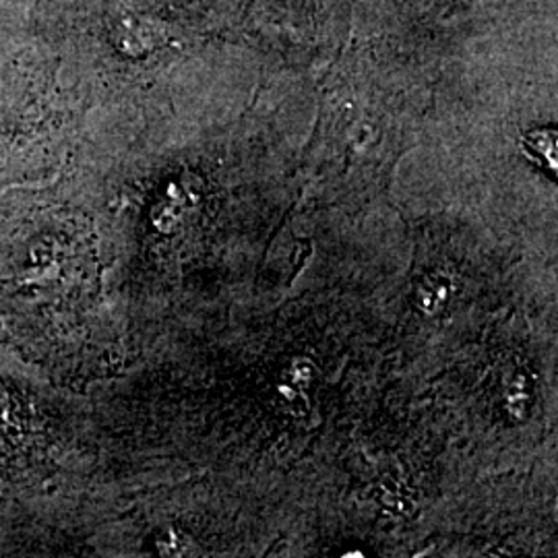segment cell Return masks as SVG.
I'll return each mask as SVG.
<instances>
[{
	"mask_svg": "<svg viewBox=\"0 0 558 558\" xmlns=\"http://www.w3.org/2000/svg\"><path fill=\"white\" fill-rule=\"evenodd\" d=\"M317 379V366L308 359H294L279 377V403L288 414L304 416L311 408V393Z\"/></svg>",
	"mask_w": 558,
	"mask_h": 558,
	"instance_id": "obj_1",
	"label": "cell"
},
{
	"mask_svg": "<svg viewBox=\"0 0 558 558\" xmlns=\"http://www.w3.org/2000/svg\"><path fill=\"white\" fill-rule=\"evenodd\" d=\"M532 377L525 366L515 364L505 375L502 410L511 422H523L532 412Z\"/></svg>",
	"mask_w": 558,
	"mask_h": 558,
	"instance_id": "obj_2",
	"label": "cell"
},
{
	"mask_svg": "<svg viewBox=\"0 0 558 558\" xmlns=\"http://www.w3.org/2000/svg\"><path fill=\"white\" fill-rule=\"evenodd\" d=\"M453 290H456V283L449 274H442V271L430 274L428 278L422 279L418 292H416L420 308L428 315L439 313L440 308L453 296Z\"/></svg>",
	"mask_w": 558,
	"mask_h": 558,
	"instance_id": "obj_3",
	"label": "cell"
},
{
	"mask_svg": "<svg viewBox=\"0 0 558 558\" xmlns=\"http://www.w3.org/2000/svg\"><path fill=\"white\" fill-rule=\"evenodd\" d=\"M7 410H9V393H7V389L0 385V418H4Z\"/></svg>",
	"mask_w": 558,
	"mask_h": 558,
	"instance_id": "obj_4",
	"label": "cell"
}]
</instances>
